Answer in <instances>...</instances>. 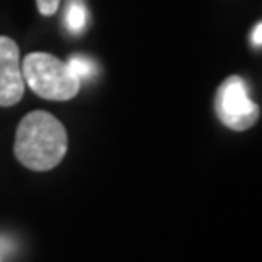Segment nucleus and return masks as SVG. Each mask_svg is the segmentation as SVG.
I'll list each match as a JSON object with an SVG mask.
<instances>
[{"label":"nucleus","mask_w":262,"mask_h":262,"mask_svg":"<svg viewBox=\"0 0 262 262\" xmlns=\"http://www.w3.org/2000/svg\"><path fill=\"white\" fill-rule=\"evenodd\" d=\"M68 151L64 124L47 111L28 113L16 128L14 156L31 171L55 169Z\"/></svg>","instance_id":"f257e3e1"},{"label":"nucleus","mask_w":262,"mask_h":262,"mask_svg":"<svg viewBox=\"0 0 262 262\" xmlns=\"http://www.w3.org/2000/svg\"><path fill=\"white\" fill-rule=\"evenodd\" d=\"M21 74L29 90L49 101L72 99L82 84L68 62L49 53H29L21 60Z\"/></svg>","instance_id":"f03ea898"},{"label":"nucleus","mask_w":262,"mask_h":262,"mask_svg":"<svg viewBox=\"0 0 262 262\" xmlns=\"http://www.w3.org/2000/svg\"><path fill=\"white\" fill-rule=\"evenodd\" d=\"M215 115L231 130H247L256 124L260 109L249 97V88L241 76H229L217 88L215 94Z\"/></svg>","instance_id":"7ed1b4c3"},{"label":"nucleus","mask_w":262,"mask_h":262,"mask_svg":"<svg viewBox=\"0 0 262 262\" xmlns=\"http://www.w3.org/2000/svg\"><path fill=\"white\" fill-rule=\"evenodd\" d=\"M26 82L21 74L19 47L14 39L0 35V107H12L21 101Z\"/></svg>","instance_id":"20e7f679"},{"label":"nucleus","mask_w":262,"mask_h":262,"mask_svg":"<svg viewBox=\"0 0 262 262\" xmlns=\"http://www.w3.org/2000/svg\"><path fill=\"white\" fill-rule=\"evenodd\" d=\"M85 19H88V12L82 4H78V2H72V4H68V10H66V28L70 29L72 33H78V31H82L85 28Z\"/></svg>","instance_id":"39448f33"},{"label":"nucleus","mask_w":262,"mask_h":262,"mask_svg":"<svg viewBox=\"0 0 262 262\" xmlns=\"http://www.w3.org/2000/svg\"><path fill=\"white\" fill-rule=\"evenodd\" d=\"M68 66H70V70L78 76V80L82 82V80H88V78H92L95 74V64L90 60V58H85V56H70V60H68Z\"/></svg>","instance_id":"423d86ee"},{"label":"nucleus","mask_w":262,"mask_h":262,"mask_svg":"<svg viewBox=\"0 0 262 262\" xmlns=\"http://www.w3.org/2000/svg\"><path fill=\"white\" fill-rule=\"evenodd\" d=\"M41 16H53L60 6V0H35Z\"/></svg>","instance_id":"0eeeda50"},{"label":"nucleus","mask_w":262,"mask_h":262,"mask_svg":"<svg viewBox=\"0 0 262 262\" xmlns=\"http://www.w3.org/2000/svg\"><path fill=\"white\" fill-rule=\"evenodd\" d=\"M251 43H253L254 47H262V21L256 24V28L253 29V33H251Z\"/></svg>","instance_id":"6e6552de"}]
</instances>
